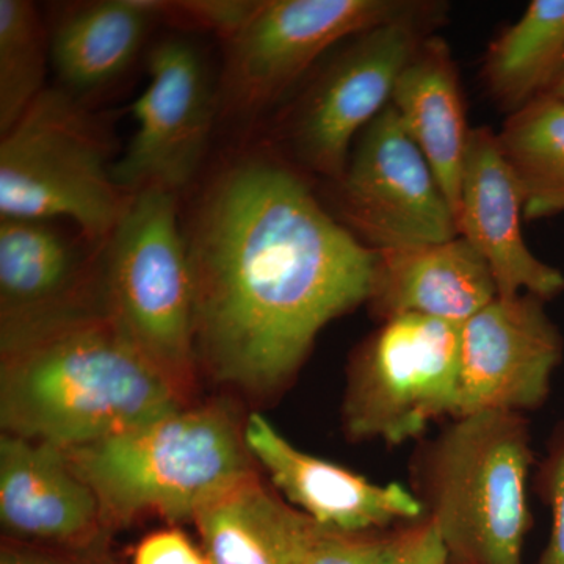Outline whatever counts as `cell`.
Returning a JSON list of instances; mask_svg holds the SVG:
<instances>
[{"label": "cell", "mask_w": 564, "mask_h": 564, "mask_svg": "<svg viewBox=\"0 0 564 564\" xmlns=\"http://www.w3.org/2000/svg\"><path fill=\"white\" fill-rule=\"evenodd\" d=\"M182 406L176 389L107 314L102 291L62 313L2 328L0 421L11 436L66 451Z\"/></svg>", "instance_id": "2"}, {"label": "cell", "mask_w": 564, "mask_h": 564, "mask_svg": "<svg viewBox=\"0 0 564 564\" xmlns=\"http://www.w3.org/2000/svg\"><path fill=\"white\" fill-rule=\"evenodd\" d=\"M245 441L278 492L325 529L381 532L423 518L422 505L406 486L373 484L347 467L306 454L262 414L248 417Z\"/></svg>", "instance_id": "13"}, {"label": "cell", "mask_w": 564, "mask_h": 564, "mask_svg": "<svg viewBox=\"0 0 564 564\" xmlns=\"http://www.w3.org/2000/svg\"><path fill=\"white\" fill-rule=\"evenodd\" d=\"M534 488L552 514L551 534L538 564H564V421L549 436Z\"/></svg>", "instance_id": "24"}, {"label": "cell", "mask_w": 564, "mask_h": 564, "mask_svg": "<svg viewBox=\"0 0 564 564\" xmlns=\"http://www.w3.org/2000/svg\"><path fill=\"white\" fill-rule=\"evenodd\" d=\"M51 35L29 0H0V133L21 120L44 88Z\"/></svg>", "instance_id": "23"}, {"label": "cell", "mask_w": 564, "mask_h": 564, "mask_svg": "<svg viewBox=\"0 0 564 564\" xmlns=\"http://www.w3.org/2000/svg\"><path fill=\"white\" fill-rule=\"evenodd\" d=\"M564 65V0H533L486 52L485 85L514 113L547 95Z\"/></svg>", "instance_id": "21"}, {"label": "cell", "mask_w": 564, "mask_h": 564, "mask_svg": "<svg viewBox=\"0 0 564 564\" xmlns=\"http://www.w3.org/2000/svg\"><path fill=\"white\" fill-rule=\"evenodd\" d=\"M110 152L82 99L46 88L0 141V217L66 218L101 247L132 198L115 182Z\"/></svg>", "instance_id": "5"}, {"label": "cell", "mask_w": 564, "mask_h": 564, "mask_svg": "<svg viewBox=\"0 0 564 564\" xmlns=\"http://www.w3.org/2000/svg\"><path fill=\"white\" fill-rule=\"evenodd\" d=\"M497 139L521 188L525 220L564 214V101L540 96L511 113Z\"/></svg>", "instance_id": "22"}, {"label": "cell", "mask_w": 564, "mask_h": 564, "mask_svg": "<svg viewBox=\"0 0 564 564\" xmlns=\"http://www.w3.org/2000/svg\"><path fill=\"white\" fill-rule=\"evenodd\" d=\"M400 527L362 533L326 530L306 564H384L399 538Z\"/></svg>", "instance_id": "25"}, {"label": "cell", "mask_w": 564, "mask_h": 564, "mask_svg": "<svg viewBox=\"0 0 564 564\" xmlns=\"http://www.w3.org/2000/svg\"><path fill=\"white\" fill-rule=\"evenodd\" d=\"M63 452L98 497L106 525L143 513L193 521L203 505L256 473L245 426L220 403L182 406Z\"/></svg>", "instance_id": "4"}, {"label": "cell", "mask_w": 564, "mask_h": 564, "mask_svg": "<svg viewBox=\"0 0 564 564\" xmlns=\"http://www.w3.org/2000/svg\"><path fill=\"white\" fill-rule=\"evenodd\" d=\"M462 325L408 314L381 323L352 352L343 403L352 443L417 440L458 417Z\"/></svg>", "instance_id": "7"}, {"label": "cell", "mask_w": 564, "mask_h": 564, "mask_svg": "<svg viewBox=\"0 0 564 564\" xmlns=\"http://www.w3.org/2000/svg\"><path fill=\"white\" fill-rule=\"evenodd\" d=\"M195 348L215 380L281 392L318 333L367 303L377 250L334 220L292 170L267 158L212 182L185 234Z\"/></svg>", "instance_id": "1"}, {"label": "cell", "mask_w": 564, "mask_h": 564, "mask_svg": "<svg viewBox=\"0 0 564 564\" xmlns=\"http://www.w3.org/2000/svg\"><path fill=\"white\" fill-rule=\"evenodd\" d=\"M150 84L132 104L135 133L115 182L128 193H180L202 166L217 110L209 70L191 41L163 40L148 55Z\"/></svg>", "instance_id": "11"}, {"label": "cell", "mask_w": 564, "mask_h": 564, "mask_svg": "<svg viewBox=\"0 0 564 564\" xmlns=\"http://www.w3.org/2000/svg\"><path fill=\"white\" fill-rule=\"evenodd\" d=\"M533 464L529 419L507 411L452 419L419 445L410 489L440 530L448 563L524 564Z\"/></svg>", "instance_id": "3"}, {"label": "cell", "mask_w": 564, "mask_h": 564, "mask_svg": "<svg viewBox=\"0 0 564 564\" xmlns=\"http://www.w3.org/2000/svg\"><path fill=\"white\" fill-rule=\"evenodd\" d=\"M0 564H87L80 560L29 547H3Z\"/></svg>", "instance_id": "29"}, {"label": "cell", "mask_w": 564, "mask_h": 564, "mask_svg": "<svg viewBox=\"0 0 564 564\" xmlns=\"http://www.w3.org/2000/svg\"><path fill=\"white\" fill-rule=\"evenodd\" d=\"M522 220L524 199L497 133L470 129L456 214L458 236L488 263L497 296L530 293L549 302L564 292V274L530 251Z\"/></svg>", "instance_id": "14"}, {"label": "cell", "mask_w": 564, "mask_h": 564, "mask_svg": "<svg viewBox=\"0 0 564 564\" xmlns=\"http://www.w3.org/2000/svg\"><path fill=\"white\" fill-rule=\"evenodd\" d=\"M159 20H176L207 31L220 33L228 40L251 13L250 0H195V2H165L148 0Z\"/></svg>", "instance_id": "26"}, {"label": "cell", "mask_w": 564, "mask_h": 564, "mask_svg": "<svg viewBox=\"0 0 564 564\" xmlns=\"http://www.w3.org/2000/svg\"><path fill=\"white\" fill-rule=\"evenodd\" d=\"M133 564H207L206 558L180 530H159L144 538Z\"/></svg>", "instance_id": "28"}, {"label": "cell", "mask_w": 564, "mask_h": 564, "mask_svg": "<svg viewBox=\"0 0 564 564\" xmlns=\"http://www.w3.org/2000/svg\"><path fill=\"white\" fill-rule=\"evenodd\" d=\"M193 522L207 564H306L328 530L256 473L203 505Z\"/></svg>", "instance_id": "18"}, {"label": "cell", "mask_w": 564, "mask_h": 564, "mask_svg": "<svg viewBox=\"0 0 564 564\" xmlns=\"http://www.w3.org/2000/svg\"><path fill=\"white\" fill-rule=\"evenodd\" d=\"M339 184L345 218L373 250L458 237L454 207L391 104L359 135Z\"/></svg>", "instance_id": "10"}, {"label": "cell", "mask_w": 564, "mask_h": 564, "mask_svg": "<svg viewBox=\"0 0 564 564\" xmlns=\"http://www.w3.org/2000/svg\"><path fill=\"white\" fill-rule=\"evenodd\" d=\"M362 32L318 76L304 95L291 126V140L304 165L339 182L361 135L391 104L397 79L429 39L425 10Z\"/></svg>", "instance_id": "9"}, {"label": "cell", "mask_w": 564, "mask_h": 564, "mask_svg": "<svg viewBox=\"0 0 564 564\" xmlns=\"http://www.w3.org/2000/svg\"><path fill=\"white\" fill-rule=\"evenodd\" d=\"M107 314L184 399L195 380V285L177 193L144 188L101 247Z\"/></svg>", "instance_id": "6"}, {"label": "cell", "mask_w": 564, "mask_h": 564, "mask_svg": "<svg viewBox=\"0 0 564 564\" xmlns=\"http://www.w3.org/2000/svg\"><path fill=\"white\" fill-rule=\"evenodd\" d=\"M391 106L458 214L470 129L466 124L458 70L444 40L429 36L423 41L397 79Z\"/></svg>", "instance_id": "19"}, {"label": "cell", "mask_w": 564, "mask_h": 564, "mask_svg": "<svg viewBox=\"0 0 564 564\" xmlns=\"http://www.w3.org/2000/svg\"><path fill=\"white\" fill-rule=\"evenodd\" d=\"M448 564H451V563H448Z\"/></svg>", "instance_id": "31"}, {"label": "cell", "mask_w": 564, "mask_h": 564, "mask_svg": "<svg viewBox=\"0 0 564 564\" xmlns=\"http://www.w3.org/2000/svg\"><path fill=\"white\" fill-rule=\"evenodd\" d=\"M384 564H448L440 530L425 516L400 527L399 538Z\"/></svg>", "instance_id": "27"}, {"label": "cell", "mask_w": 564, "mask_h": 564, "mask_svg": "<svg viewBox=\"0 0 564 564\" xmlns=\"http://www.w3.org/2000/svg\"><path fill=\"white\" fill-rule=\"evenodd\" d=\"M101 291L91 259L47 220L0 217V321L25 325L70 310Z\"/></svg>", "instance_id": "17"}, {"label": "cell", "mask_w": 564, "mask_h": 564, "mask_svg": "<svg viewBox=\"0 0 564 564\" xmlns=\"http://www.w3.org/2000/svg\"><path fill=\"white\" fill-rule=\"evenodd\" d=\"M496 299L491 269L458 236L448 242L377 250L367 304L381 323L417 314L463 325Z\"/></svg>", "instance_id": "16"}, {"label": "cell", "mask_w": 564, "mask_h": 564, "mask_svg": "<svg viewBox=\"0 0 564 564\" xmlns=\"http://www.w3.org/2000/svg\"><path fill=\"white\" fill-rule=\"evenodd\" d=\"M158 20L148 0H101L68 11L51 32V62L63 90L82 99L120 79Z\"/></svg>", "instance_id": "20"}, {"label": "cell", "mask_w": 564, "mask_h": 564, "mask_svg": "<svg viewBox=\"0 0 564 564\" xmlns=\"http://www.w3.org/2000/svg\"><path fill=\"white\" fill-rule=\"evenodd\" d=\"M422 7L408 0H259L229 36L225 107L258 113L272 106L340 41Z\"/></svg>", "instance_id": "8"}, {"label": "cell", "mask_w": 564, "mask_h": 564, "mask_svg": "<svg viewBox=\"0 0 564 564\" xmlns=\"http://www.w3.org/2000/svg\"><path fill=\"white\" fill-rule=\"evenodd\" d=\"M547 95L554 96V98L560 99V101H564V65L558 76H556L554 84L549 88Z\"/></svg>", "instance_id": "30"}, {"label": "cell", "mask_w": 564, "mask_h": 564, "mask_svg": "<svg viewBox=\"0 0 564 564\" xmlns=\"http://www.w3.org/2000/svg\"><path fill=\"white\" fill-rule=\"evenodd\" d=\"M0 521L10 533L62 545H85L104 521L95 491L62 448L3 433L0 437Z\"/></svg>", "instance_id": "15"}, {"label": "cell", "mask_w": 564, "mask_h": 564, "mask_svg": "<svg viewBox=\"0 0 564 564\" xmlns=\"http://www.w3.org/2000/svg\"><path fill=\"white\" fill-rule=\"evenodd\" d=\"M545 303L530 293L497 296L463 323L458 417L544 406L564 355L562 333Z\"/></svg>", "instance_id": "12"}]
</instances>
